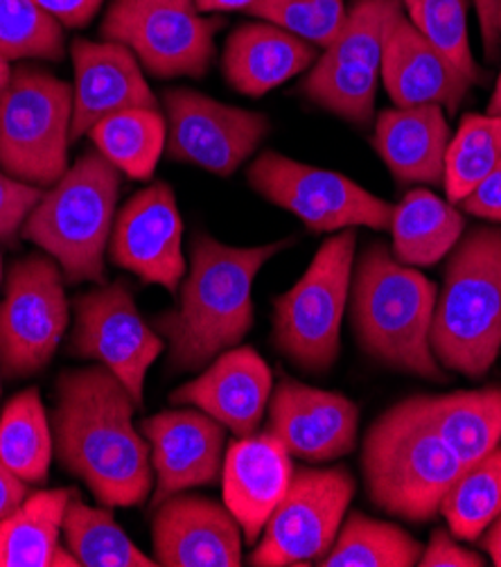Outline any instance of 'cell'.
I'll return each mask as SVG.
<instances>
[{"instance_id": "obj_29", "label": "cell", "mask_w": 501, "mask_h": 567, "mask_svg": "<svg viewBox=\"0 0 501 567\" xmlns=\"http://www.w3.org/2000/svg\"><path fill=\"white\" fill-rule=\"evenodd\" d=\"M86 136L118 173L149 182L167 145V123L158 109L134 106L100 121Z\"/></svg>"}, {"instance_id": "obj_20", "label": "cell", "mask_w": 501, "mask_h": 567, "mask_svg": "<svg viewBox=\"0 0 501 567\" xmlns=\"http://www.w3.org/2000/svg\"><path fill=\"white\" fill-rule=\"evenodd\" d=\"M73 130L71 138L86 136L100 121L134 106L158 109L136 54L116 41L75 39L71 45Z\"/></svg>"}, {"instance_id": "obj_43", "label": "cell", "mask_w": 501, "mask_h": 567, "mask_svg": "<svg viewBox=\"0 0 501 567\" xmlns=\"http://www.w3.org/2000/svg\"><path fill=\"white\" fill-rule=\"evenodd\" d=\"M28 497L25 482L0 462V520L14 514Z\"/></svg>"}, {"instance_id": "obj_9", "label": "cell", "mask_w": 501, "mask_h": 567, "mask_svg": "<svg viewBox=\"0 0 501 567\" xmlns=\"http://www.w3.org/2000/svg\"><path fill=\"white\" fill-rule=\"evenodd\" d=\"M221 25L197 0H114L100 32L129 48L149 75L173 80L208 73Z\"/></svg>"}, {"instance_id": "obj_27", "label": "cell", "mask_w": 501, "mask_h": 567, "mask_svg": "<svg viewBox=\"0 0 501 567\" xmlns=\"http://www.w3.org/2000/svg\"><path fill=\"white\" fill-rule=\"evenodd\" d=\"M73 488L36 491L0 520V567H58L64 514Z\"/></svg>"}, {"instance_id": "obj_31", "label": "cell", "mask_w": 501, "mask_h": 567, "mask_svg": "<svg viewBox=\"0 0 501 567\" xmlns=\"http://www.w3.org/2000/svg\"><path fill=\"white\" fill-rule=\"evenodd\" d=\"M0 462L25 484L48 477L52 432L36 386L17 393L0 416Z\"/></svg>"}, {"instance_id": "obj_10", "label": "cell", "mask_w": 501, "mask_h": 567, "mask_svg": "<svg viewBox=\"0 0 501 567\" xmlns=\"http://www.w3.org/2000/svg\"><path fill=\"white\" fill-rule=\"evenodd\" d=\"M247 177L258 195L290 210L316 234L344 231L353 226L384 231L392 226V204L332 169L264 152L251 163Z\"/></svg>"}, {"instance_id": "obj_11", "label": "cell", "mask_w": 501, "mask_h": 567, "mask_svg": "<svg viewBox=\"0 0 501 567\" xmlns=\"http://www.w3.org/2000/svg\"><path fill=\"white\" fill-rule=\"evenodd\" d=\"M398 12L400 0H355L340 34L323 48V56L303 80V95L334 116L366 127L375 113L384 32Z\"/></svg>"}, {"instance_id": "obj_16", "label": "cell", "mask_w": 501, "mask_h": 567, "mask_svg": "<svg viewBox=\"0 0 501 567\" xmlns=\"http://www.w3.org/2000/svg\"><path fill=\"white\" fill-rule=\"evenodd\" d=\"M108 256L118 267L136 274L145 286H160L177 295L188 262L184 219L170 186L158 182L136 193L116 213Z\"/></svg>"}, {"instance_id": "obj_8", "label": "cell", "mask_w": 501, "mask_h": 567, "mask_svg": "<svg viewBox=\"0 0 501 567\" xmlns=\"http://www.w3.org/2000/svg\"><path fill=\"white\" fill-rule=\"evenodd\" d=\"M355 249L357 234L353 229L325 240L296 286L273 303L278 351L310 373L327 371L340 358Z\"/></svg>"}, {"instance_id": "obj_21", "label": "cell", "mask_w": 501, "mask_h": 567, "mask_svg": "<svg viewBox=\"0 0 501 567\" xmlns=\"http://www.w3.org/2000/svg\"><path fill=\"white\" fill-rule=\"evenodd\" d=\"M294 471L288 447L269 430L229 445L221 466V488L249 545L258 543L267 520L285 497Z\"/></svg>"}, {"instance_id": "obj_23", "label": "cell", "mask_w": 501, "mask_h": 567, "mask_svg": "<svg viewBox=\"0 0 501 567\" xmlns=\"http://www.w3.org/2000/svg\"><path fill=\"white\" fill-rule=\"evenodd\" d=\"M271 369L249 347L221 353L197 380L173 391L175 405H192L233 434L258 432L271 395Z\"/></svg>"}, {"instance_id": "obj_45", "label": "cell", "mask_w": 501, "mask_h": 567, "mask_svg": "<svg viewBox=\"0 0 501 567\" xmlns=\"http://www.w3.org/2000/svg\"><path fill=\"white\" fill-rule=\"evenodd\" d=\"M255 0H197V8L203 14H215V12H236V10H249Z\"/></svg>"}, {"instance_id": "obj_14", "label": "cell", "mask_w": 501, "mask_h": 567, "mask_svg": "<svg viewBox=\"0 0 501 567\" xmlns=\"http://www.w3.org/2000/svg\"><path fill=\"white\" fill-rule=\"evenodd\" d=\"M165 342L140 317L125 282L100 286L75 301L71 351L114 373L140 408L145 378Z\"/></svg>"}, {"instance_id": "obj_38", "label": "cell", "mask_w": 501, "mask_h": 567, "mask_svg": "<svg viewBox=\"0 0 501 567\" xmlns=\"http://www.w3.org/2000/svg\"><path fill=\"white\" fill-rule=\"evenodd\" d=\"M43 197V188L23 184L0 169V240H10L19 229L30 210Z\"/></svg>"}, {"instance_id": "obj_42", "label": "cell", "mask_w": 501, "mask_h": 567, "mask_svg": "<svg viewBox=\"0 0 501 567\" xmlns=\"http://www.w3.org/2000/svg\"><path fill=\"white\" fill-rule=\"evenodd\" d=\"M477 17H479V28H481V39L486 45V56L488 60H497L501 37H499V19H497V0H472Z\"/></svg>"}, {"instance_id": "obj_18", "label": "cell", "mask_w": 501, "mask_h": 567, "mask_svg": "<svg viewBox=\"0 0 501 567\" xmlns=\"http://www.w3.org/2000/svg\"><path fill=\"white\" fill-rule=\"evenodd\" d=\"M152 450V504L212 484L225 466V425L201 410L160 412L140 423Z\"/></svg>"}, {"instance_id": "obj_13", "label": "cell", "mask_w": 501, "mask_h": 567, "mask_svg": "<svg viewBox=\"0 0 501 567\" xmlns=\"http://www.w3.org/2000/svg\"><path fill=\"white\" fill-rule=\"evenodd\" d=\"M64 274L50 256L12 265L0 301V367L8 378L45 369L69 328Z\"/></svg>"}, {"instance_id": "obj_39", "label": "cell", "mask_w": 501, "mask_h": 567, "mask_svg": "<svg viewBox=\"0 0 501 567\" xmlns=\"http://www.w3.org/2000/svg\"><path fill=\"white\" fill-rule=\"evenodd\" d=\"M418 565L422 567H481L486 565L483 558L466 547H461L457 540L450 538L448 532H434L429 547L422 551Z\"/></svg>"}, {"instance_id": "obj_6", "label": "cell", "mask_w": 501, "mask_h": 567, "mask_svg": "<svg viewBox=\"0 0 501 567\" xmlns=\"http://www.w3.org/2000/svg\"><path fill=\"white\" fill-rule=\"evenodd\" d=\"M118 193V169L100 152H86L43 193L23 236L60 265L66 282H102Z\"/></svg>"}, {"instance_id": "obj_34", "label": "cell", "mask_w": 501, "mask_h": 567, "mask_svg": "<svg viewBox=\"0 0 501 567\" xmlns=\"http://www.w3.org/2000/svg\"><path fill=\"white\" fill-rule=\"evenodd\" d=\"M501 158V116L468 113L445 154L442 186L450 204L463 202Z\"/></svg>"}, {"instance_id": "obj_46", "label": "cell", "mask_w": 501, "mask_h": 567, "mask_svg": "<svg viewBox=\"0 0 501 567\" xmlns=\"http://www.w3.org/2000/svg\"><path fill=\"white\" fill-rule=\"evenodd\" d=\"M488 113H490V116H501V75H499L497 86H494V93H492V97H490Z\"/></svg>"}, {"instance_id": "obj_26", "label": "cell", "mask_w": 501, "mask_h": 567, "mask_svg": "<svg viewBox=\"0 0 501 567\" xmlns=\"http://www.w3.org/2000/svg\"><path fill=\"white\" fill-rule=\"evenodd\" d=\"M431 425L463 466H472L501 441V386L425 395Z\"/></svg>"}, {"instance_id": "obj_22", "label": "cell", "mask_w": 501, "mask_h": 567, "mask_svg": "<svg viewBox=\"0 0 501 567\" xmlns=\"http://www.w3.org/2000/svg\"><path fill=\"white\" fill-rule=\"evenodd\" d=\"M379 78L396 106L442 104L450 113L459 111L472 82L398 12L386 25Z\"/></svg>"}, {"instance_id": "obj_5", "label": "cell", "mask_w": 501, "mask_h": 567, "mask_svg": "<svg viewBox=\"0 0 501 567\" xmlns=\"http://www.w3.org/2000/svg\"><path fill=\"white\" fill-rule=\"evenodd\" d=\"M429 344L452 371L481 378L501 351V229H474L452 249Z\"/></svg>"}, {"instance_id": "obj_33", "label": "cell", "mask_w": 501, "mask_h": 567, "mask_svg": "<svg viewBox=\"0 0 501 567\" xmlns=\"http://www.w3.org/2000/svg\"><path fill=\"white\" fill-rule=\"evenodd\" d=\"M440 514L461 540H477L501 514V445L468 466L442 497Z\"/></svg>"}, {"instance_id": "obj_17", "label": "cell", "mask_w": 501, "mask_h": 567, "mask_svg": "<svg viewBox=\"0 0 501 567\" xmlns=\"http://www.w3.org/2000/svg\"><path fill=\"white\" fill-rule=\"evenodd\" d=\"M357 423L359 410L346 395L283 378L271 395L267 430L292 457L323 464L351 455Z\"/></svg>"}, {"instance_id": "obj_36", "label": "cell", "mask_w": 501, "mask_h": 567, "mask_svg": "<svg viewBox=\"0 0 501 567\" xmlns=\"http://www.w3.org/2000/svg\"><path fill=\"white\" fill-rule=\"evenodd\" d=\"M0 56L8 62H60L64 56V28L34 0H0Z\"/></svg>"}, {"instance_id": "obj_41", "label": "cell", "mask_w": 501, "mask_h": 567, "mask_svg": "<svg viewBox=\"0 0 501 567\" xmlns=\"http://www.w3.org/2000/svg\"><path fill=\"white\" fill-rule=\"evenodd\" d=\"M34 3L62 28H84L100 12L104 0H34Z\"/></svg>"}, {"instance_id": "obj_3", "label": "cell", "mask_w": 501, "mask_h": 567, "mask_svg": "<svg viewBox=\"0 0 501 567\" xmlns=\"http://www.w3.org/2000/svg\"><path fill=\"white\" fill-rule=\"evenodd\" d=\"M362 468L370 499L386 514L411 523L440 514L442 497L466 471L431 425L425 395L394 405L370 425Z\"/></svg>"}, {"instance_id": "obj_24", "label": "cell", "mask_w": 501, "mask_h": 567, "mask_svg": "<svg viewBox=\"0 0 501 567\" xmlns=\"http://www.w3.org/2000/svg\"><path fill=\"white\" fill-rule=\"evenodd\" d=\"M450 127L438 104L386 109L375 125V150L400 184H442Z\"/></svg>"}, {"instance_id": "obj_7", "label": "cell", "mask_w": 501, "mask_h": 567, "mask_svg": "<svg viewBox=\"0 0 501 567\" xmlns=\"http://www.w3.org/2000/svg\"><path fill=\"white\" fill-rule=\"evenodd\" d=\"M73 86L48 71L19 66L0 91V169L36 186L58 184L69 165Z\"/></svg>"}, {"instance_id": "obj_12", "label": "cell", "mask_w": 501, "mask_h": 567, "mask_svg": "<svg viewBox=\"0 0 501 567\" xmlns=\"http://www.w3.org/2000/svg\"><path fill=\"white\" fill-rule=\"evenodd\" d=\"M355 495L348 468H299L262 529L251 565L288 567L321 560L337 540L346 508Z\"/></svg>"}, {"instance_id": "obj_44", "label": "cell", "mask_w": 501, "mask_h": 567, "mask_svg": "<svg viewBox=\"0 0 501 567\" xmlns=\"http://www.w3.org/2000/svg\"><path fill=\"white\" fill-rule=\"evenodd\" d=\"M481 547L488 551L490 560L501 567V514L490 523L486 536L481 538Z\"/></svg>"}, {"instance_id": "obj_1", "label": "cell", "mask_w": 501, "mask_h": 567, "mask_svg": "<svg viewBox=\"0 0 501 567\" xmlns=\"http://www.w3.org/2000/svg\"><path fill=\"white\" fill-rule=\"evenodd\" d=\"M136 403L108 369L66 371L52 414L54 455L104 506H138L154 491L152 450L134 427Z\"/></svg>"}, {"instance_id": "obj_2", "label": "cell", "mask_w": 501, "mask_h": 567, "mask_svg": "<svg viewBox=\"0 0 501 567\" xmlns=\"http://www.w3.org/2000/svg\"><path fill=\"white\" fill-rule=\"evenodd\" d=\"M290 240L264 247H229L199 234L190 243V269L179 303L156 319L170 344L173 371H197L238 347L253 326V282L258 271Z\"/></svg>"}, {"instance_id": "obj_49", "label": "cell", "mask_w": 501, "mask_h": 567, "mask_svg": "<svg viewBox=\"0 0 501 567\" xmlns=\"http://www.w3.org/2000/svg\"><path fill=\"white\" fill-rule=\"evenodd\" d=\"M0 282H3V256H0Z\"/></svg>"}, {"instance_id": "obj_48", "label": "cell", "mask_w": 501, "mask_h": 567, "mask_svg": "<svg viewBox=\"0 0 501 567\" xmlns=\"http://www.w3.org/2000/svg\"><path fill=\"white\" fill-rule=\"evenodd\" d=\"M497 19H499V37H501V0H497Z\"/></svg>"}, {"instance_id": "obj_47", "label": "cell", "mask_w": 501, "mask_h": 567, "mask_svg": "<svg viewBox=\"0 0 501 567\" xmlns=\"http://www.w3.org/2000/svg\"><path fill=\"white\" fill-rule=\"evenodd\" d=\"M10 78H12L10 62H8V60H3V56H0V91L6 89V84L10 82Z\"/></svg>"}, {"instance_id": "obj_37", "label": "cell", "mask_w": 501, "mask_h": 567, "mask_svg": "<svg viewBox=\"0 0 501 567\" xmlns=\"http://www.w3.org/2000/svg\"><path fill=\"white\" fill-rule=\"evenodd\" d=\"M247 14L325 48L340 34L348 10L344 0H255Z\"/></svg>"}, {"instance_id": "obj_4", "label": "cell", "mask_w": 501, "mask_h": 567, "mask_svg": "<svg viewBox=\"0 0 501 567\" xmlns=\"http://www.w3.org/2000/svg\"><path fill=\"white\" fill-rule=\"evenodd\" d=\"M436 297L438 290L427 276L398 262L382 243L370 245L351 282L357 342L388 367L442 380L429 344Z\"/></svg>"}, {"instance_id": "obj_19", "label": "cell", "mask_w": 501, "mask_h": 567, "mask_svg": "<svg viewBox=\"0 0 501 567\" xmlns=\"http://www.w3.org/2000/svg\"><path fill=\"white\" fill-rule=\"evenodd\" d=\"M154 508L152 545L160 567L242 565V529L227 504L179 493Z\"/></svg>"}, {"instance_id": "obj_40", "label": "cell", "mask_w": 501, "mask_h": 567, "mask_svg": "<svg viewBox=\"0 0 501 567\" xmlns=\"http://www.w3.org/2000/svg\"><path fill=\"white\" fill-rule=\"evenodd\" d=\"M461 204L474 217L501 221V158Z\"/></svg>"}, {"instance_id": "obj_15", "label": "cell", "mask_w": 501, "mask_h": 567, "mask_svg": "<svg viewBox=\"0 0 501 567\" xmlns=\"http://www.w3.org/2000/svg\"><path fill=\"white\" fill-rule=\"evenodd\" d=\"M163 102L167 154L219 177H231L269 132L262 113L217 102L192 89L167 91Z\"/></svg>"}, {"instance_id": "obj_30", "label": "cell", "mask_w": 501, "mask_h": 567, "mask_svg": "<svg viewBox=\"0 0 501 567\" xmlns=\"http://www.w3.org/2000/svg\"><path fill=\"white\" fill-rule=\"evenodd\" d=\"M62 534L66 547L84 567H156L121 529L111 506H88L75 493L66 506Z\"/></svg>"}, {"instance_id": "obj_35", "label": "cell", "mask_w": 501, "mask_h": 567, "mask_svg": "<svg viewBox=\"0 0 501 567\" xmlns=\"http://www.w3.org/2000/svg\"><path fill=\"white\" fill-rule=\"evenodd\" d=\"M414 28L461 71L472 84H483V71L470 50L466 0H400Z\"/></svg>"}, {"instance_id": "obj_32", "label": "cell", "mask_w": 501, "mask_h": 567, "mask_svg": "<svg viewBox=\"0 0 501 567\" xmlns=\"http://www.w3.org/2000/svg\"><path fill=\"white\" fill-rule=\"evenodd\" d=\"M422 547L396 525L373 520L359 512L351 514L330 551L321 558L323 567H411L418 565Z\"/></svg>"}, {"instance_id": "obj_28", "label": "cell", "mask_w": 501, "mask_h": 567, "mask_svg": "<svg viewBox=\"0 0 501 567\" xmlns=\"http://www.w3.org/2000/svg\"><path fill=\"white\" fill-rule=\"evenodd\" d=\"M466 229L463 215L438 195L416 188L394 208L392 231L396 260L429 267L448 256Z\"/></svg>"}, {"instance_id": "obj_25", "label": "cell", "mask_w": 501, "mask_h": 567, "mask_svg": "<svg viewBox=\"0 0 501 567\" xmlns=\"http://www.w3.org/2000/svg\"><path fill=\"white\" fill-rule=\"evenodd\" d=\"M316 45L273 23H247L238 28L225 48L227 82L244 95L260 97L310 69Z\"/></svg>"}]
</instances>
